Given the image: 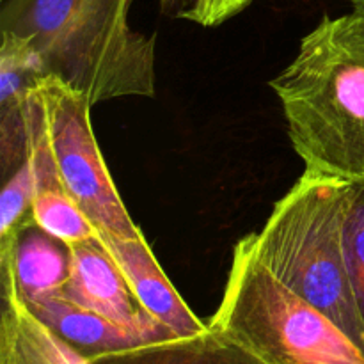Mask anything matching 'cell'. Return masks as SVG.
I'll list each match as a JSON object with an SVG mask.
<instances>
[{
    "label": "cell",
    "mask_w": 364,
    "mask_h": 364,
    "mask_svg": "<svg viewBox=\"0 0 364 364\" xmlns=\"http://www.w3.org/2000/svg\"><path fill=\"white\" fill-rule=\"evenodd\" d=\"M34 176L28 159L4 180L0 196V244L11 240L18 230L34 219Z\"/></svg>",
    "instance_id": "15"
},
{
    "label": "cell",
    "mask_w": 364,
    "mask_h": 364,
    "mask_svg": "<svg viewBox=\"0 0 364 364\" xmlns=\"http://www.w3.org/2000/svg\"><path fill=\"white\" fill-rule=\"evenodd\" d=\"M343 252L364 326V180L343 185Z\"/></svg>",
    "instance_id": "14"
},
{
    "label": "cell",
    "mask_w": 364,
    "mask_h": 364,
    "mask_svg": "<svg viewBox=\"0 0 364 364\" xmlns=\"http://www.w3.org/2000/svg\"><path fill=\"white\" fill-rule=\"evenodd\" d=\"M70 272V245L46 233L34 219L0 244V279L11 281L25 304L60 295Z\"/></svg>",
    "instance_id": "10"
},
{
    "label": "cell",
    "mask_w": 364,
    "mask_h": 364,
    "mask_svg": "<svg viewBox=\"0 0 364 364\" xmlns=\"http://www.w3.org/2000/svg\"><path fill=\"white\" fill-rule=\"evenodd\" d=\"M134 0H2L0 34L36 53L48 77L91 105L155 95V36L128 21Z\"/></svg>",
    "instance_id": "1"
},
{
    "label": "cell",
    "mask_w": 364,
    "mask_h": 364,
    "mask_svg": "<svg viewBox=\"0 0 364 364\" xmlns=\"http://www.w3.org/2000/svg\"><path fill=\"white\" fill-rule=\"evenodd\" d=\"M25 306L43 326L48 327L57 338H60L77 354L89 361L100 358V355L130 350V348L142 347V345L176 338V334L166 326H119L98 313H92L66 301L60 295L28 302Z\"/></svg>",
    "instance_id": "8"
},
{
    "label": "cell",
    "mask_w": 364,
    "mask_h": 364,
    "mask_svg": "<svg viewBox=\"0 0 364 364\" xmlns=\"http://www.w3.org/2000/svg\"><path fill=\"white\" fill-rule=\"evenodd\" d=\"M345 181L304 171L276 203L252 249L267 270L333 320L364 352V326L343 252Z\"/></svg>",
    "instance_id": "3"
},
{
    "label": "cell",
    "mask_w": 364,
    "mask_h": 364,
    "mask_svg": "<svg viewBox=\"0 0 364 364\" xmlns=\"http://www.w3.org/2000/svg\"><path fill=\"white\" fill-rule=\"evenodd\" d=\"M255 0H160L166 16L187 20L201 27H217L240 14Z\"/></svg>",
    "instance_id": "16"
},
{
    "label": "cell",
    "mask_w": 364,
    "mask_h": 364,
    "mask_svg": "<svg viewBox=\"0 0 364 364\" xmlns=\"http://www.w3.org/2000/svg\"><path fill=\"white\" fill-rule=\"evenodd\" d=\"M206 323L267 364H364V352L333 320L263 267L251 235L235 245L223 301Z\"/></svg>",
    "instance_id": "4"
},
{
    "label": "cell",
    "mask_w": 364,
    "mask_h": 364,
    "mask_svg": "<svg viewBox=\"0 0 364 364\" xmlns=\"http://www.w3.org/2000/svg\"><path fill=\"white\" fill-rule=\"evenodd\" d=\"M270 87L308 173L364 180V11L323 18Z\"/></svg>",
    "instance_id": "2"
},
{
    "label": "cell",
    "mask_w": 364,
    "mask_h": 364,
    "mask_svg": "<svg viewBox=\"0 0 364 364\" xmlns=\"http://www.w3.org/2000/svg\"><path fill=\"white\" fill-rule=\"evenodd\" d=\"M0 283V364H92L28 311L11 281Z\"/></svg>",
    "instance_id": "12"
},
{
    "label": "cell",
    "mask_w": 364,
    "mask_h": 364,
    "mask_svg": "<svg viewBox=\"0 0 364 364\" xmlns=\"http://www.w3.org/2000/svg\"><path fill=\"white\" fill-rule=\"evenodd\" d=\"M68 245L71 272L60 297L124 327L164 326L139 304L119 265L98 238H85Z\"/></svg>",
    "instance_id": "6"
},
{
    "label": "cell",
    "mask_w": 364,
    "mask_h": 364,
    "mask_svg": "<svg viewBox=\"0 0 364 364\" xmlns=\"http://www.w3.org/2000/svg\"><path fill=\"white\" fill-rule=\"evenodd\" d=\"M96 238L116 259L139 304L153 318L169 327L176 336H191L206 329L208 323L199 320L181 299L144 237L123 238L98 233Z\"/></svg>",
    "instance_id": "9"
},
{
    "label": "cell",
    "mask_w": 364,
    "mask_h": 364,
    "mask_svg": "<svg viewBox=\"0 0 364 364\" xmlns=\"http://www.w3.org/2000/svg\"><path fill=\"white\" fill-rule=\"evenodd\" d=\"M352 7L358 11H364V0H350Z\"/></svg>",
    "instance_id": "17"
},
{
    "label": "cell",
    "mask_w": 364,
    "mask_h": 364,
    "mask_svg": "<svg viewBox=\"0 0 364 364\" xmlns=\"http://www.w3.org/2000/svg\"><path fill=\"white\" fill-rule=\"evenodd\" d=\"M46 139L64 187L98 233L142 238L114 185L91 124V103L55 77L38 84Z\"/></svg>",
    "instance_id": "5"
},
{
    "label": "cell",
    "mask_w": 364,
    "mask_h": 364,
    "mask_svg": "<svg viewBox=\"0 0 364 364\" xmlns=\"http://www.w3.org/2000/svg\"><path fill=\"white\" fill-rule=\"evenodd\" d=\"M92 364H267L240 341L206 326L201 333L176 336L92 359Z\"/></svg>",
    "instance_id": "13"
},
{
    "label": "cell",
    "mask_w": 364,
    "mask_h": 364,
    "mask_svg": "<svg viewBox=\"0 0 364 364\" xmlns=\"http://www.w3.org/2000/svg\"><path fill=\"white\" fill-rule=\"evenodd\" d=\"M48 75L32 50L2 36L0 46V159L2 180L27 159V100Z\"/></svg>",
    "instance_id": "11"
},
{
    "label": "cell",
    "mask_w": 364,
    "mask_h": 364,
    "mask_svg": "<svg viewBox=\"0 0 364 364\" xmlns=\"http://www.w3.org/2000/svg\"><path fill=\"white\" fill-rule=\"evenodd\" d=\"M27 159L34 176V220L39 228L59 240L71 242L96 238L98 231L80 212L64 187L57 164L46 139L43 109L38 85L32 87L27 100Z\"/></svg>",
    "instance_id": "7"
}]
</instances>
